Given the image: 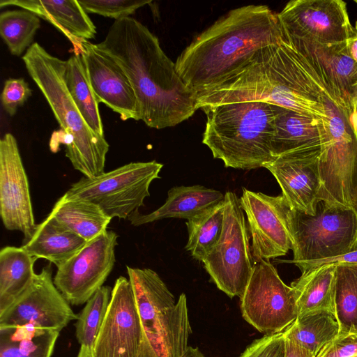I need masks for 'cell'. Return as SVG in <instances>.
<instances>
[{"label": "cell", "instance_id": "obj_1", "mask_svg": "<svg viewBox=\"0 0 357 357\" xmlns=\"http://www.w3.org/2000/svg\"><path fill=\"white\" fill-rule=\"evenodd\" d=\"M96 45L126 73L137 98L139 120L149 127H174L199 109L197 93L178 75L158 37L136 19L115 20Z\"/></svg>", "mask_w": 357, "mask_h": 357}, {"label": "cell", "instance_id": "obj_2", "mask_svg": "<svg viewBox=\"0 0 357 357\" xmlns=\"http://www.w3.org/2000/svg\"><path fill=\"white\" fill-rule=\"evenodd\" d=\"M282 40L277 13L265 5L241 6L196 36L178 56L176 70L185 84L199 93L231 77Z\"/></svg>", "mask_w": 357, "mask_h": 357}, {"label": "cell", "instance_id": "obj_3", "mask_svg": "<svg viewBox=\"0 0 357 357\" xmlns=\"http://www.w3.org/2000/svg\"><path fill=\"white\" fill-rule=\"evenodd\" d=\"M301 64L300 55L283 38L231 77L197 93L199 109L261 100L317 119L322 126L327 121L323 104L301 92Z\"/></svg>", "mask_w": 357, "mask_h": 357}, {"label": "cell", "instance_id": "obj_4", "mask_svg": "<svg viewBox=\"0 0 357 357\" xmlns=\"http://www.w3.org/2000/svg\"><path fill=\"white\" fill-rule=\"evenodd\" d=\"M26 68L50 106L61 130L50 144L66 146V156L84 177L104 173L109 144L104 136L93 132L83 119L65 82L66 61L48 53L38 43H33L22 56Z\"/></svg>", "mask_w": 357, "mask_h": 357}, {"label": "cell", "instance_id": "obj_5", "mask_svg": "<svg viewBox=\"0 0 357 357\" xmlns=\"http://www.w3.org/2000/svg\"><path fill=\"white\" fill-rule=\"evenodd\" d=\"M206 115L202 143L226 167L250 170L275 158L272 152L278 106L248 100L202 107Z\"/></svg>", "mask_w": 357, "mask_h": 357}, {"label": "cell", "instance_id": "obj_6", "mask_svg": "<svg viewBox=\"0 0 357 357\" xmlns=\"http://www.w3.org/2000/svg\"><path fill=\"white\" fill-rule=\"evenodd\" d=\"M146 342L149 357H182L192 328L184 293L177 301L151 268L126 266Z\"/></svg>", "mask_w": 357, "mask_h": 357}, {"label": "cell", "instance_id": "obj_7", "mask_svg": "<svg viewBox=\"0 0 357 357\" xmlns=\"http://www.w3.org/2000/svg\"><path fill=\"white\" fill-rule=\"evenodd\" d=\"M292 263L331 258L357 248V212L319 202L315 215L291 209Z\"/></svg>", "mask_w": 357, "mask_h": 357}, {"label": "cell", "instance_id": "obj_8", "mask_svg": "<svg viewBox=\"0 0 357 357\" xmlns=\"http://www.w3.org/2000/svg\"><path fill=\"white\" fill-rule=\"evenodd\" d=\"M163 167L155 160L132 162L94 178L82 177L61 197L98 205L111 218L128 220L144 205L152 181Z\"/></svg>", "mask_w": 357, "mask_h": 357}, {"label": "cell", "instance_id": "obj_9", "mask_svg": "<svg viewBox=\"0 0 357 357\" xmlns=\"http://www.w3.org/2000/svg\"><path fill=\"white\" fill-rule=\"evenodd\" d=\"M225 208L220 237L203 260L204 268L216 287L229 297L243 294L253 271L250 234L239 198L225 194Z\"/></svg>", "mask_w": 357, "mask_h": 357}, {"label": "cell", "instance_id": "obj_10", "mask_svg": "<svg viewBox=\"0 0 357 357\" xmlns=\"http://www.w3.org/2000/svg\"><path fill=\"white\" fill-rule=\"evenodd\" d=\"M243 319L265 335L282 333L297 318L293 289L279 276L267 260L255 263L243 294L240 297Z\"/></svg>", "mask_w": 357, "mask_h": 357}, {"label": "cell", "instance_id": "obj_11", "mask_svg": "<svg viewBox=\"0 0 357 357\" xmlns=\"http://www.w3.org/2000/svg\"><path fill=\"white\" fill-rule=\"evenodd\" d=\"M92 354L93 357H149L132 287L125 277L115 281Z\"/></svg>", "mask_w": 357, "mask_h": 357}, {"label": "cell", "instance_id": "obj_12", "mask_svg": "<svg viewBox=\"0 0 357 357\" xmlns=\"http://www.w3.org/2000/svg\"><path fill=\"white\" fill-rule=\"evenodd\" d=\"M117 238L107 230L57 268L54 283L70 304L86 303L102 287L114 266Z\"/></svg>", "mask_w": 357, "mask_h": 357}, {"label": "cell", "instance_id": "obj_13", "mask_svg": "<svg viewBox=\"0 0 357 357\" xmlns=\"http://www.w3.org/2000/svg\"><path fill=\"white\" fill-rule=\"evenodd\" d=\"M239 198L246 215L255 263L286 255L292 250L289 225L291 209L282 195L271 196L242 188Z\"/></svg>", "mask_w": 357, "mask_h": 357}, {"label": "cell", "instance_id": "obj_14", "mask_svg": "<svg viewBox=\"0 0 357 357\" xmlns=\"http://www.w3.org/2000/svg\"><path fill=\"white\" fill-rule=\"evenodd\" d=\"M277 15L287 37L332 44L345 42L354 31L342 0H293Z\"/></svg>", "mask_w": 357, "mask_h": 357}, {"label": "cell", "instance_id": "obj_15", "mask_svg": "<svg viewBox=\"0 0 357 357\" xmlns=\"http://www.w3.org/2000/svg\"><path fill=\"white\" fill-rule=\"evenodd\" d=\"M78 314L59 291L50 264L36 273L30 287L0 314V327L31 325L61 332Z\"/></svg>", "mask_w": 357, "mask_h": 357}, {"label": "cell", "instance_id": "obj_16", "mask_svg": "<svg viewBox=\"0 0 357 357\" xmlns=\"http://www.w3.org/2000/svg\"><path fill=\"white\" fill-rule=\"evenodd\" d=\"M0 213L4 227L21 231L29 241L37 227L29 181L15 137L6 133L0 140Z\"/></svg>", "mask_w": 357, "mask_h": 357}, {"label": "cell", "instance_id": "obj_17", "mask_svg": "<svg viewBox=\"0 0 357 357\" xmlns=\"http://www.w3.org/2000/svg\"><path fill=\"white\" fill-rule=\"evenodd\" d=\"M73 45V53L82 56L97 101L119 114L123 121L139 120L133 89L115 60L89 40H78Z\"/></svg>", "mask_w": 357, "mask_h": 357}, {"label": "cell", "instance_id": "obj_18", "mask_svg": "<svg viewBox=\"0 0 357 357\" xmlns=\"http://www.w3.org/2000/svg\"><path fill=\"white\" fill-rule=\"evenodd\" d=\"M321 148L301 150L276 157L265 166L275 177L291 209L315 215L319 202Z\"/></svg>", "mask_w": 357, "mask_h": 357}, {"label": "cell", "instance_id": "obj_19", "mask_svg": "<svg viewBox=\"0 0 357 357\" xmlns=\"http://www.w3.org/2000/svg\"><path fill=\"white\" fill-rule=\"evenodd\" d=\"M283 38L300 55L320 65L351 108V98L357 88V65L349 55L346 41L322 44L284 36Z\"/></svg>", "mask_w": 357, "mask_h": 357}, {"label": "cell", "instance_id": "obj_20", "mask_svg": "<svg viewBox=\"0 0 357 357\" xmlns=\"http://www.w3.org/2000/svg\"><path fill=\"white\" fill-rule=\"evenodd\" d=\"M15 6L52 24L72 43L94 38L96 28L77 0H1V8Z\"/></svg>", "mask_w": 357, "mask_h": 357}, {"label": "cell", "instance_id": "obj_21", "mask_svg": "<svg viewBox=\"0 0 357 357\" xmlns=\"http://www.w3.org/2000/svg\"><path fill=\"white\" fill-rule=\"evenodd\" d=\"M224 199L220 191L204 185L174 186L160 207L148 214L138 212L128 220L133 226H140L165 218L188 220Z\"/></svg>", "mask_w": 357, "mask_h": 357}, {"label": "cell", "instance_id": "obj_22", "mask_svg": "<svg viewBox=\"0 0 357 357\" xmlns=\"http://www.w3.org/2000/svg\"><path fill=\"white\" fill-rule=\"evenodd\" d=\"M87 242L61 225L50 214L32 237L22 246L31 256L44 259L58 268L74 256Z\"/></svg>", "mask_w": 357, "mask_h": 357}, {"label": "cell", "instance_id": "obj_23", "mask_svg": "<svg viewBox=\"0 0 357 357\" xmlns=\"http://www.w3.org/2000/svg\"><path fill=\"white\" fill-rule=\"evenodd\" d=\"M319 123L317 119L278 106L272 140L273 156L321 148Z\"/></svg>", "mask_w": 357, "mask_h": 357}, {"label": "cell", "instance_id": "obj_24", "mask_svg": "<svg viewBox=\"0 0 357 357\" xmlns=\"http://www.w3.org/2000/svg\"><path fill=\"white\" fill-rule=\"evenodd\" d=\"M36 258L20 247L0 251V314L8 309L32 284Z\"/></svg>", "mask_w": 357, "mask_h": 357}, {"label": "cell", "instance_id": "obj_25", "mask_svg": "<svg viewBox=\"0 0 357 357\" xmlns=\"http://www.w3.org/2000/svg\"><path fill=\"white\" fill-rule=\"evenodd\" d=\"M335 264H325L303 273L291 287L298 315L327 310L335 314Z\"/></svg>", "mask_w": 357, "mask_h": 357}, {"label": "cell", "instance_id": "obj_26", "mask_svg": "<svg viewBox=\"0 0 357 357\" xmlns=\"http://www.w3.org/2000/svg\"><path fill=\"white\" fill-rule=\"evenodd\" d=\"M50 215L86 242L107 231L112 219L89 201L62 197L56 202Z\"/></svg>", "mask_w": 357, "mask_h": 357}, {"label": "cell", "instance_id": "obj_27", "mask_svg": "<svg viewBox=\"0 0 357 357\" xmlns=\"http://www.w3.org/2000/svg\"><path fill=\"white\" fill-rule=\"evenodd\" d=\"M59 333L31 325L0 327V357H52Z\"/></svg>", "mask_w": 357, "mask_h": 357}, {"label": "cell", "instance_id": "obj_28", "mask_svg": "<svg viewBox=\"0 0 357 357\" xmlns=\"http://www.w3.org/2000/svg\"><path fill=\"white\" fill-rule=\"evenodd\" d=\"M283 333L317 356L326 344L338 336L340 326L334 313L318 310L298 315Z\"/></svg>", "mask_w": 357, "mask_h": 357}, {"label": "cell", "instance_id": "obj_29", "mask_svg": "<svg viewBox=\"0 0 357 357\" xmlns=\"http://www.w3.org/2000/svg\"><path fill=\"white\" fill-rule=\"evenodd\" d=\"M65 82L69 93L91 130L104 136L98 102L91 86L86 67L79 53H73L66 63Z\"/></svg>", "mask_w": 357, "mask_h": 357}, {"label": "cell", "instance_id": "obj_30", "mask_svg": "<svg viewBox=\"0 0 357 357\" xmlns=\"http://www.w3.org/2000/svg\"><path fill=\"white\" fill-rule=\"evenodd\" d=\"M225 199L187 220L188 239L185 247L191 256L203 261L218 243L223 227Z\"/></svg>", "mask_w": 357, "mask_h": 357}, {"label": "cell", "instance_id": "obj_31", "mask_svg": "<svg viewBox=\"0 0 357 357\" xmlns=\"http://www.w3.org/2000/svg\"><path fill=\"white\" fill-rule=\"evenodd\" d=\"M335 314L339 335H357V264H335Z\"/></svg>", "mask_w": 357, "mask_h": 357}, {"label": "cell", "instance_id": "obj_32", "mask_svg": "<svg viewBox=\"0 0 357 357\" xmlns=\"http://www.w3.org/2000/svg\"><path fill=\"white\" fill-rule=\"evenodd\" d=\"M40 25L38 16L25 9L6 10L0 15V35L15 56H20L31 47Z\"/></svg>", "mask_w": 357, "mask_h": 357}, {"label": "cell", "instance_id": "obj_33", "mask_svg": "<svg viewBox=\"0 0 357 357\" xmlns=\"http://www.w3.org/2000/svg\"><path fill=\"white\" fill-rule=\"evenodd\" d=\"M112 289L101 287L86 303L75 324L76 338L80 346L92 350L105 318Z\"/></svg>", "mask_w": 357, "mask_h": 357}, {"label": "cell", "instance_id": "obj_34", "mask_svg": "<svg viewBox=\"0 0 357 357\" xmlns=\"http://www.w3.org/2000/svg\"><path fill=\"white\" fill-rule=\"evenodd\" d=\"M86 13L114 18L115 20L129 17L136 10L150 3L140 0H78Z\"/></svg>", "mask_w": 357, "mask_h": 357}, {"label": "cell", "instance_id": "obj_35", "mask_svg": "<svg viewBox=\"0 0 357 357\" xmlns=\"http://www.w3.org/2000/svg\"><path fill=\"white\" fill-rule=\"evenodd\" d=\"M31 95V90L23 78L6 80L1 93V103L9 116H14Z\"/></svg>", "mask_w": 357, "mask_h": 357}, {"label": "cell", "instance_id": "obj_36", "mask_svg": "<svg viewBox=\"0 0 357 357\" xmlns=\"http://www.w3.org/2000/svg\"><path fill=\"white\" fill-rule=\"evenodd\" d=\"M240 357H285V337L283 332L265 335L255 340Z\"/></svg>", "mask_w": 357, "mask_h": 357}, {"label": "cell", "instance_id": "obj_37", "mask_svg": "<svg viewBox=\"0 0 357 357\" xmlns=\"http://www.w3.org/2000/svg\"><path fill=\"white\" fill-rule=\"evenodd\" d=\"M316 357H357V335H338Z\"/></svg>", "mask_w": 357, "mask_h": 357}, {"label": "cell", "instance_id": "obj_38", "mask_svg": "<svg viewBox=\"0 0 357 357\" xmlns=\"http://www.w3.org/2000/svg\"><path fill=\"white\" fill-rule=\"evenodd\" d=\"M357 264V248L349 252L337 257L324 259L297 262L294 265L299 268L302 273L325 264Z\"/></svg>", "mask_w": 357, "mask_h": 357}, {"label": "cell", "instance_id": "obj_39", "mask_svg": "<svg viewBox=\"0 0 357 357\" xmlns=\"http://www.w3.org/2000/svg\"><path fill=\"white\" fill-rule=\"evenodd\" d=\"M285 357H316L296 342L285 337Z\"/></svg>", "mask_w": 357, "mask_h": 357}, {"label": "cell", "instance_id": "obj_40", "mask_svg": "<svg viewBox=\"0 0 357 357\" xmlns=\"http://www.w3.org/2000/svg\"><path fill=\"white\" fill-rule=\"evenodd\" d=\"M354 27V33L346 40V45L349 55L357 65V21Z\"/></svg>", "mask_w": 357, "mask_h": 357}, {"label": "cell", "instance_id": "obj_41", "mask_svg": "<svg viewBox=\"0 0 357 357\" xmlns=\"http://www.w3.org/2000/svg\"><path fill=\"white\" fill-rule=\"evenodd\" d=\"M351 121L357 131V88L351 98Z\"/></svg>", "mask_w": 357, "mask_h": 357}, {"label": "cell", "instance_id": "obj_42", "mask_svg": "<svg viewBox=\"0 0 357 357\" xmlns=\"http://www.w3.org/2000/svg\"><path fill=\"white\" fill-rule=\"evenodd\" d=\"M182 357H206L198 347L189 346Z\"/></svg>", "mask_w": 357, "mask_h": 357}, {"label": "cell", "instance_id": "obj_43", "mask_svg": "<svg viewBox=\"0 0 357 357\" xmlns=\"http://www.w3.org/2000/svg\"><path fill=\"white\" fill-rule=\"evenodd\" d=\"M77 357H93L92 350L85 347L80 346Z\"/></svg>", "mask_w": 357, "mask_h": 357}, {"label": "cell", "instance_id": "obj_44", "mask_svg": "<svg viewBox=\"0 0 357 357\" xmlns=\"http://www.w3.org/2000/svg\"><path fill=\"white\" fill-rule=\"evenodd\" d=\"M352 207L357 212V192H356Z\"/></svg>", "mask_w": 357, "mask_h": 357}, {"label": "cell", "instance_id": "obj_45", "mask_svg": "<svg viewBox=\"0 0 357 357\" xmlns=\"http://www.w3.org/2000/svg\"><path fill=\"white\" fill-rule=\"evenodd\" d=\"M357 3V0L354 1Z\"/></svg>", "mask_w": 357, "mask_h": 357}]
</instances>
